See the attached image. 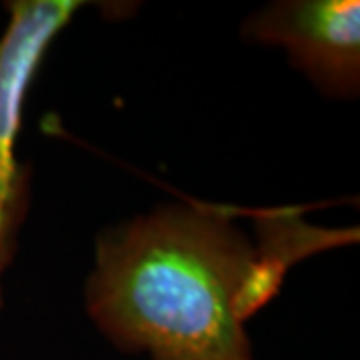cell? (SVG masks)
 <instances>
[{"label": "cell", "instance_id": "cell-1", "mask_svg": "<svg viewBox=\"0 0 360 360\" xmlns=\"http://www.w3.org/2000/svg\"><path fill=\"white\" fill-rule=\"evenodd\" d=\"M276 286L224 212L158 206L96 238L86 310L115 347L150 360H252L245 321Z\"/></svg>", "mask_w": 360, "mask_h": 360}, {"label": "cell", "instance_id": "cell-2", "mask_svg": "<svg viewBox=\"0 0 360 360\" xmlns=\"http://www.w3.org/2000/svg\"><path fill=\"white\" fill-rule=\"evenodd\" d=\"M82 6L78 0L6 2L8 22L0 37V309L2 274L30 202V170L16 158L26 94L52 40Z\"/></svg>", "mask_w": 360, "mask_h": 360}, {"label": "cell", "instance_id": "cell-3", "mask_svg": "<svg viewBox=\"0 0 360 360\" xmlns=\"http://www.w3.org/2000/svg\"><path fill=\"white\" fill-rule=\"evenodd\" d=\"M248 42L281 46L316 89L350 101L360 90L359 0H278L240 26Z\"/></svg>", "mask_w": 360, "mask_h": 360}]
</instances>
